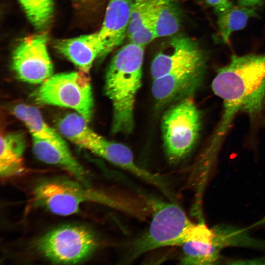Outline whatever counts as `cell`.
<instances>
[{"label": "cell", "instance_id": "cell-24", "mask_svg": "<svg viewBox=\"0 0 265 265\" xmlns=\"http://www.w3.org/2000/svg\"><path fill=\"white\" fill-rule=\"evenodd\" d=\"M238 5L247 7H255L263 3V0H236Z\"/></svg>", "mask_w": 265, "mask_h": 265}, {"label": "cell", "instance_id": "cell-22", "mask_svg": "<svg viewBox=\"0 0 265 265\" xmlns=\"http://www.w3.org/2000/svg\"><path fill=\"white\" fill-rule=\"evenodd\" d=\"M206 4L214 8L215 14L228 8L233 3L229 0H205Z\"/></svg>", "mask_w": 265, "mask_h": 265}, {"label": "cell", "instance_id": "cell-8", "mask_svg": "<svg viewBox=\"0 0 265 265\" xmlns=\"http://www.w3.org/2000/svg\"><path fill=\"white\" fill-rule=\"evenodd\" d=\"M46 34L24 38L16 47L12 56V67L21 80L30 84H41L53 75V66L47 46Z\"/></svg>", "mask_w": 265, "mask_h": 265}, {"label": "cell", "instance_id": "cell-5", "mask_svg": "<svg viewBox=\"0 0 265 265\" xmlns=\"http://www.w3.org/2000/svg\"><path fill=\"white\" fill-rule=\"evenodd\" d=\"M87 73L75 71L53 75L35 90L38 103L70 108L88 122L93 115L94 102Z\"/></svg>", "mask_w": 265, "mask_h": 265}, {"label": "cell", "instance_id": "cell-1", "mask_svg": "<svg viewBox=\"0 0 265 265\" xmlns=\"http://www.w3.org/2000/svg\"><path fill=\"white\" fill-rule=\"evenodd\" d=\"M212 88L223 105L220 123L211 140L219 146L238 113L254 116L262 110L265 101V54H233L229 63L217 71Z\"/></svg>", "mask_w": 265, "mask_h": 265}, {"label": "cell", "instance_id": "cell-7", "mask_svg": "<svg viewBox=\"0 0 265 265\" xmlns=\"http://www.w3.org/2000/svg\"><path fill=\"white\" fill-rule=\"evenodd\" d=\"M98 245L94 233L87 227L67 225L54 229L36 243L39 252L55 264H73L91 256Z\"/></svg>", "mask_w": 265, "mask_h": 265}, {"label": "cell", "instance_id": "cell-23", "mask_svg": "<svg viewBox=\"0 0 265 265\" xmlns=\"http://www.w3.org/2000/svg\"><path fill=\"white\" fill-rule=\"evenodd\" d=\"M226 264L229 265H265V257L231 260L228 261Z\"/></svg>", "mask_w": 265, "mask_h": 265}, {"label": "cell", "instance_id": "cell-17", "mask_svg": "<svg viewBox=\"0 0 265 265\" xmlns=\"http://www.w3.org/2000/svg\"><path fill=\"white\" fill-rule=\"evenodd\" d=\"M216 14L218 26L216 41L223 44L228 43L231 33L243 29L250 18L257 16L255 7L235 5L233 3Z\"/></svg>", "mask_w": 265, "mask_h": 265}, {"label": "cell", "instance_id": "cell-16", "mask_svg": "<svg viewBox=\"0 0 265 265\" xmlns=\"http://www.w3.org/2000/svg\"><path fill=\"white\" fill-rule=\"evenodd\" d=\"M13 113L28 128L32 137L59 146H68L60 134L47 124L35 107L26 104H19L14 107Z\"/></svg>", "mask_w": 265, "mask_h": 265}, {"label": "cell", "instance_id": "cell-11", "mask_svg": "<svg viewBox=\"0 0 265 265\" xmlns=\"http://www.w3.org/2000/svg\"><path fill=\"white\" fill-rule=\"evenodd\" d=\"M180 246L181 264L214 265L220 261L223 248L213 227H208L203 222L194 224L187 241Z\"/></svg>", "mask_w": 265, "mask_h": 265}, {"label": "cell", "instance_id": "cell-20", "mask_svg": "<svg viewBox=\"0 0 265 265\" xmlns=\"http://www.w3.org/2000/svg\"><path fill=\"white\" fill-rule=\"evenodd\" d=\"M164 0H131V15L127 36L128 37L153 17L158 5Z\"/></svg>", "mask_w": 265, "mask_h": 265}, {"label": "cell", "instance_id": "cell-12", "mask_svg": "<svg viewBox=\"0 0 265 265\" xmlns=\"http://www.w3.org/2000/svg\"><path fill=\"white\" fill-rule=\"evenodd\" d=\"M131 15V0H109L100 30L103 57L120 45L127 36Z\"/></svg>", "mask_w": 265, "mask_h": 265}, {"label": "cell", "instance_id": "cell-9", "mask_svg": "<svg viewBox=\"0 0 265 265\" xmlns=\"http://www.w3.org/2000/svg\"><path fill=\"white\" fill-rule=\"evenodd\" d=\"M207 65V55L198 43L184 36L173 37L163 46L151 65L153 79L184 68Z\"/></svg>", "mask_w": 265, "mask_h": 265}, {"label": "cell", "instance_id": "cell-15", "mask_svg": "<svg viewBox=\"0 0 265 265\" xmlns=\"http://www.w3.org/2000/svg\"><path fill=\"white\" fill-rule=\"evenodd\" d=\"M25 147L24 136L19 133L1 134L0 175L6 178L21 174L24 170L23 155Z\"/></svg>", "mask_w": 265, "mask_h": 265}, {"label": "cell", "instance_id": "cell-2", "mask_svg": "<svg viewBox=\"0 0 265 265\" xmlns=\"http://www.w3.org/2000/svg\"><path fill=\"white\" fill-rule=\"evenodd\" d=\"M144 47L132 42L122 47L107 71L104 91L111 102L113 133L129 134L134 127V108L141 85Z\"/></svg>", "mask_w": 265, "mask_h": 265}, {"label": "cell", "instance_id": "cell-13", "mask_svg": "<svg viewBox=\"0 0 265 265\" xmlns=\"http://www.w3.org/2000/svg\"><path fill=\"white\" fill-rule=\"evenodd\" d=\"M55 47L80 70L86 73L97 57H103L105 50L98 32L60 40Z\"/></svg>", "mask_w": 265, "mask_h": 265}, {"label": "cell", "instance_id": "cell-3", "mask_svg": "<svg viewBox=\"0 0 265 265\" xmlns=\"http://www.w3.org/2000/svg\"><path fill=\"white\" fill-rule=\"evenodd\" d=\"M34 202L53 213L69 216L87 202L96 203L140 217L142 211L127 201L92 188L77 180L55 178L39 183L33 190Z\"/></svg>", "mask_w": 265, "mask_h": 265}, {"label": "cell", "instance_id": "cell-6", "mask_svg": "<svg viewBox=\"0 0 265 265\" xmlns=\"http://www.w3.org/2000/svg\"><path fill=\"white\" fill-rule=\"evenodd\" d=\"M201 125L200 111L191 97L180 100L165 112L161 129L165 153L170 163L180 161L192 150Z\"/></svg>", "mask_w": 265, "mask_h": 265}, {"label": "cell", "instance_id": "cell-14", "mask_svg": "<svg viewBox=\"0 0 265 265\" xmlns=\"http://www.w3.org/2000/svg\"><path fill=\"white\" fill-rule=\"evenodd\" d=\"M32 141L33 153L40 160L62 167L77 180L88 185L86 171L72 154L68 147L59 146L35 137H32Z\"/></svg>", "mask_w": 265, "mask_h": 265}, {"label": "cell", "instance_id": "cell-21", "mask_svg": "<svg viewBox=\"0 0 265 265\" xmlns=\"http://www.w3.org/2000/svg\"><path fill=\"white\" fill-rule=\"evenodd\" d=\"M156 38L157 36L152 17L128 37L130 42L143 47Z\"/></svg>", "mask_w": 265, "mask_h": 265}, {"label": "cell", "instance_id": "cell-10", "mask_svg": "<svg viewBox=\"0 0 265 265\" xmlns=\"http://www.w3.org/2000/svg\"><path fill=\"white\" fill-rule=\"evenodd\" d=\"M206 66H191L171 72L153 79L152 93L157 106L191 97L200 87Z\"/></svg>", "mask_w": 265, "mask_h": 265}, {"label": "cell", "instance_id": "cell-25", "mask_svg": "<svg viewBox=\"0 0 265 265\" xmlns=\"http://www.w3.org/2000/svg\"><path fill=\"white\" fill-rule=\"evenodd\" d=\"M265 225V214L259 221H257L255 223L253 224L252 226H250V228H253V227L261 226L262 225Z\"/></svg>", "mask_w": 265, "mask_h": 265}, {"label": "cell", "instance_id": "cell-18", "mask_svg": "<svg viewBox=\"0 0 265 265\" xmlns=\"http://www.w3.org/2000/svg\"><path fill=\"white\" fill-rule=\"evenodd\" d=\"M153 20L157 37L174 34L180 25V10L176 0H164L156 8Z\"/></svg>", "mask_w": 265, "mask_h": 265}, {"label": "cell", "instance_id": "cell-19", "mask_svg": "<svg viewBox=\"0 0 265 265\" xmlns=\"http://www.w3.org/2000/svg\"><path fill=\"white\" fill-rule=\"evenodd\" d=\"M28 18L38 29H43L50 23L53 13V0H18Z\"/></svg>", "mask_w": 265, "mask_h": 265}, {"label": "cell", "instance_id": "cell-4", "mask_svg": "<svg viewBox=\"0 0 265 265\" xmlns=\"http://www.w3.org/2000/svg\"><path fill=\"white\" fill-rule=\"evenodd\" d=\"M152 218L146 233L132 245L126 261L157 248L182 244L194 225L184 210L173 203L149 199Z\"/></svg>", "mask_w": 265, "mask_h": 265}]
</instances>
